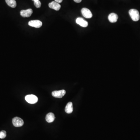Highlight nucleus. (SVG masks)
Returning a JSON list of instances; mask_svg holds the SVG:
<instances>
[{"mask_svg":"<svg viewBox=\"0 0 140 140\" xmlns=\"http://www.w3.org/2000/svg\"><path fill=\"white\" fill-rule=\"evenodd\" d=\"M129 14L134 21H138L140 19L139 12L136 9H131L129 11Z\"/></svg>","mask_w":140,"mask_h":140,"instance_id":"nucleus-1","label":"nucleus"},{"mask_svg":"<svg viewBox=\"0 0 140 140\" xmlns=\"http://www.w3.org/2000/svg\"><path fill=\"white\" fill-rule=\"evenodd\" d=\"M25 99L28 103L31 104H34L38 101V98L34 95H29L26 96Z\"/></svg>","mask_w":140,"mask_h":140,"instance_id":"nucleus-2","label":"nucleus"},{"mask_svg":"<svg viewBox=\"0 0 140 140\" xmlns=\"http://www.w3.org/2000/svg\"><path fill=\"white\" fill-rule=\"evenodd\" d=\"M12 122L14 126L16 127H21L24 124L23 120L18 117H16L13 118Z\"/></svg>","mask_w":140,"mask_h":140,"instance_id":"nucleus-3","label":"nucleus"},{"mask_svg":"<svg viewBox=\"0 0 140 140\" xmlns=\"http://www.w3.org/2000/svg\"><path fill=\"white\" fill-rule=\"evenodd\" d=\"M43 23L41 21L39 20H31L28 22V25L31 27L36 28H39L42 26Z\"/></svg>","mask_w":140,"mask_h":140,"instance_id":"nucleus-4","label":"nucleus"},{"mask_svg":"<svg viewBox=\"0 0 140 140\" xmlns=\"http://www.w3.org/2000/svg\"><path fill=\"white\" fill-rule=\"evenodd\" d=\"M66 93L65 90H62L59 91H55L52 92V95L55 97L61 98L65 95Z\"/></svg>","mask_w":140,"mask_h":140,"instance_id":"nucleus-5","label":"nucleus"},{"mask_svg":"<svg viewBox=\"0 0 140 140\" xmlns=\"http://www.w3.org/2000/svg\"><path fill=\"white\" fill-rule=\"evenodd\" d=\"M81 12L84 18H91L93 16L91 11L88 8H82Z\"/></svg>","mask_w":140,"mask_h":140,"instance_id":"nucleus-6","label":"nucleus"},{"mask_svg":"<svg viewBox=\"0 0 140 140\" xmlns=\"http://www.w3.org/2000/svg\"><path fill=\"white\" fill-rule=\"evenodd\" d=\"M33 13L32 9H29L27 10H22L20 12L21 16L23 17H29L31 16Z\"/></svg>","mask_w":140,"mask_h":140,"instance_id":"nucleus-7","label":"nucleus"},{"mask_svg":"<svg viewBox=\"0 0 140 140\" xmlns=\"http://www.w3.org/2000/svg\"><path fill=\"white\" fill-rule=\"evenodd\" d=\"M76 23L83 27H86L88 26V22L82 18L79 17L76 19Z\"/></svg>","mask_w":140,"mask_h":140,"instance_id":"nucleus-8","label":"nucleus"},{"mask_svg":"<svg viewBox=\"0 0 140 140\" xmlns=\"http://www.w3.org/2000/svg\"><path fill=\"white\" fill-rule=\"evenodd\" d=\"M49 7L51 9H53L56 11H59L61 8V5L59 3L55 1H53L49 4Z\"/></svg>","mask_w":140,"mask_h":140,"instance_id":"nucleus-9","label":"nucleus"},{"mask_svg":"<svg viewBox=\"0 0 140 140\" xmlns=\"http://www.w3.org/2000/svg\"><path fill=\"white\" fill-rule=\"evenodd\" d=\"M118 16L115 13H111L108 16V20L111 23H115L118 20Z\"/></svg>","mask_w":140,"mask_h":140,"instance_id":"nucleus-10","label":"nucleus"},{"mask_svg":"<svg viewBox=\"0 0 140 140\" xmlns=\"http://www.w3.org/2000/svg\"><path fill=\"white\" fill-rule=\"evenodd\" d=\"M55 116L52 113H50L46 115V120L48 123H52L54 121L55 119Z\"/></svg>","mask_w":140,"mask_h":140,"instance_id":"nucleus-11","label":"nucleus"},{"mask_svg":"<svg viewBox=\"0 0 140 140\" xmlns=\"http://www.w3.org/2000/svg\"><path fill=\"white\" fill-rule=\"evenodd\" d=\"M73 111L72 103L69 102L68 103L65 108V111L68 114L71 113Z\"/></svg>","mask_w":140,"mask_h":140,"instance_id":"nucleus-12","label":"nucleus"},{"mask_svg":"<svg viewBox=\"0 0 140 140\" xmlns=\"http://www.w3.org/2000/svg\"><path fill=\"white\" fill-rule=\"evenodd\" d=\"M5 2L9 6L12 8H15L16 6V2L15 0H5Z\"/></svg>","mask_w":140,"mask_h":140,"instance_id":"nucleus-13","label":"nucleus"},{"mask_svg":"<svg viewBox=\"0 0 140 140\" xmlns=\"http://www.w3.org/2000/svg\"><path fill=\"white\" fill-rule=\"evenodd\" d=\"M34 1V4L37 8H39L41 7V3L39 0H32Z\"/></svg>","mask_w":140,"mask_h":140,"instance_id":"nucleus-14","label":"nucleus"},{"mask_svg":"<svg viewBox=\"0 0 140 140\" xmlns=\"http://www.w3.org/2000/svg\"><path fill=\"white\" fill-rule=\"evenodd\" d=\"M6 132L4 130H2L0 132V138L4 139L6 137Z\"/></svg>","mask_w":140,"mask_h":140,"instance_id":"nucleus-15","label":"nucleus"},{"mask_svg":"<svg viewBox=\"0 0 140 140\" xmlns=\"http://www.w3.org/2000/svg\"><path fill=\"white\" fill-rule=\"evenodd\" d=\"M55 0V2L59 3H61L63 1V0Z\"/></svg>","mask_w":140,"mask_h":140,"instance_id":"nucleus-16","label":"nucleus"},{"mask_svg":"<svg viewBox=\"0 0 140 140\" xmlns=\"http://www.w3.org/2000/svg\"><path fill=\"white\" fill-rule=\"evenodd\" d=\"M74 1L76 3H80L81 2L82 0H74Z\"/></svg>","mask_w":140,"mask_h":140,"instance_id":"nucleus-17","label":"nucleus"}]
</instances>
